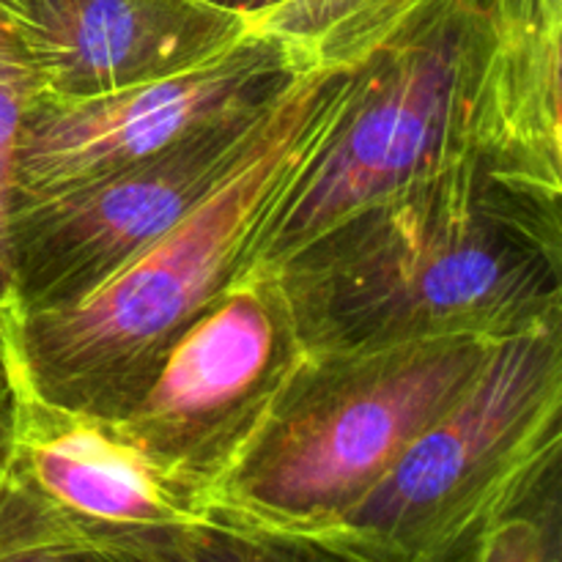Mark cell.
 <instances>
[{
    "instance_id": "9",
    "label": "cell",
    "mask_w": 562,
    "mask_h": 562,
    "mask_svg": "<svg viewBox=\"0 0 562 562\" xmlns=\"http://www.w3.org/2000/svg\"><path fill=\"white\" fill-rule=\"evenodd\" d=\"M278 102L206 126L102 179L14 209L16 311H44L80 300L168 234L247 157Z\"/></svg>"
},
{
    "instance_id": "1",
    "label": "cell",
    "mask_w": 562,
    "mask_h": 562,
    "mask_svg": "<svg viewBox=\"0 0 562 562\" xmlns=\"http://www.w3.org/2000/svg\"><path fill=\"white\" fill-rule=\"evenodd\" d=\"M311 355L562 322L560 201L472 157L393 192L272 269Z\"/></svg>"
},
{
    "instance_id": "13",
    "label": "cell",
    "mask_w": 562,
    "mask_h": 562,
    "mask_svg": "<svg viewBox=\"0 0 562 562\" xmlns=\"http://www.w3.org/2000/svg\"><path fill=\"white\" fill-rule=\"evenodd\" d=\"M135 562H351L302 536L245 530L209 516L154 558Z\"/></svg>"
},
{
    "instance_id": "10",
    "label": "cell",
    "mask_w": 562,
    "mask_h": 562,
    "mask_svg": "<svg viewBox=\"0 0 562 562\" xmlns=\"http://www.w3.org/2000/svg\"><path fill=\"white\" fill-rule=\"evenodd\" d=\"M36 97L88 99L170 75L252 31L206 0H0Z\"/></svg>"
},
{
    "instance_id": "11",
    "label": "cell",
    "mask_w": 562,
    "mask_h": 562,
    "mask_svg": "<svg viewBox=\"0 0 562 562\" xmlns=\"http://www.w3.org/2000/svg\"><path fill=\"white\" fill-rule=\"evenodd\" d=\"M562 0H488L477 159L499 181L560 201Z\"/></svg>"
},
{
    "instance_id": "14",
    "label": "cell",
    "mask_w": 562,
    "mask_h": 562,
    "mask_svg": "<svg viewBox=\"0 0 562 562\" xmlns=\"http://www.w3.org/2000/svg\"><path fill=\"white\" fill-rule=\"evenodd\" d=\"M36 97L31 75L0 27V311L14 302L11 212H14V151L22 119Z\"/></svg>"
},
{
    "instance_id": "12",
    "label": "cell",
    "mask_w": 562,
    "mask_h": 562,
    "mask_svg": "<svg viewBox=\"0 0 562 562\" xmlns=\"http://www.w3.org/2000/svg\"><path fill=\"white\" fill-rule=\"evenodd\" d=\"M283 38L313 69L355 71L442 0H206Z\"/></svg>"
},
{
    "instance_id": "6",
    "label": "cell",
    "mask_w": 562,
    "mask_h": 562,
    "mask_svg": "<svg viewBox=\"0 0 562 562\" xmlns=\"http://www.w3.org/2000/svg\"><path fill=\"white\" fill-rule=\"evenodd\" d=\"M305 357L278 274L256 269L173 340L146 390L113 423L203 508L209 486L261 428Z\"/></svg>"
},
{
    "instance_id": "5",
    "label": "cell",
    "mask_w": 562,
    "mask_h": 562,
    "mask_svg": "<svg viewBox=\"0 0 562 562\" xmlns=\"http://www.w3.org/2000/svg\"><path fill=\"white\" fill-rule=\"evenodd\" d=\"M488 0H442L355 69L349 102L263 234L256 269L360 209L477 157Z\"/></svg>"
},
{
    "instance_id": "3",
    "label": "cell",
    "mask_w": 562,
    "mask_h": 562,
    "mask_svg": "<svg viewBox=\"0 0 562 562\" xmlns=\"http://www.w3.org/2000/svg\"><path fill=\"white\" fill-rule=\"evenodd\" d=\"M497 340L437 338L302 360L228 470L212 519L311 538L355 508L423 431L481 382Z\"/></svg>"
},
{
    "instance_id": "15",
    "label": "cell",
    "mask_w": 562,
    "mask_h": 562,
    "mask_svg": "<svg viewBox=\"0 0 562 562\" xmlns=\"http://www.w3.org/2000/svg\"><path fill=\"white\" fill-rule=\"evenodd\" d=\"M0 562H135L124 554L91 547L49 525L0 475Z\"/></svg>"
},
{
    "instance_id": "4",
    "label": "cell",
    "mask_w": 562,
    "mask_h": 562,
    "mask_svg": "<svg viewBox=\"0 0 562 562\" xmlns=\"http://www.w3.org/2000/svg\"><path fill=\"white\" fill-rule=\"evenodd\" d=\"M562 456V322L503 340L481 382L311 536L351 562H453Z\"/></svg>"
},
{
    "instance_id": "8",
    "label": "cell",
    "mask_w": 562,
    "mask_h": 562,
    "mask_svg": "<svg viewBox=\"0 0 562 562\" xmlns=\"http://www.w3.org/2000/svg\"><path fill=\"white\" fill-rule=\"evenodd\" d=\"M14 307L0 311V475L58 530L91 547L146 560L206 521L108 417L44 398L20 366Z\"/></svg>"
},
{
    "instance_id": "7",
    "label": "cell",
    "mask_w": 562,
    "mask_h": 562,
    "mask_svg": "<svg viewBox=\"0 0 562 562\" xmlns=\"http://www.w3.org/2000/svg\"><path fill=\"white\" fill-rule=\"evenodd\" d=\"M305 71L313 66L283 38L247 31L198 64L102 97H33L16 137L14 209L115 173L220 121L258 113Z\"/></svg>"
},
{
    "instance_id": "2",
    "label": "cell",
    "mask_w": 562,
    "mask_h": 562,
    "mask_svg": "<svg viewBox=\"0 0 562 562\" xmlns=\"http://www.w3.org/2000/svg\"><path fill=\"white\" fill-rule=\"evenodd\" d=\"M355 71L296 77L267 130L179 225L75 302L16 311L11 335L27 382L69 409L124 415L173 340L250 272L272 225L349 102Z\"/></svg>"
},
{
    "instance_id": "16",
    "label": "cell",
    "mask_w": 562,
    "mask_h": 562,
    "mask_svg": "<svg viewBox=\"0 0 562 562\" xmlns=\"http://www.w3.org/2000/svg\"><path fill=\"white\" fill-rule=\"evenodd\" d=\"M0 404H3V360H0Z\"/></svg>"
}]
</instances>
